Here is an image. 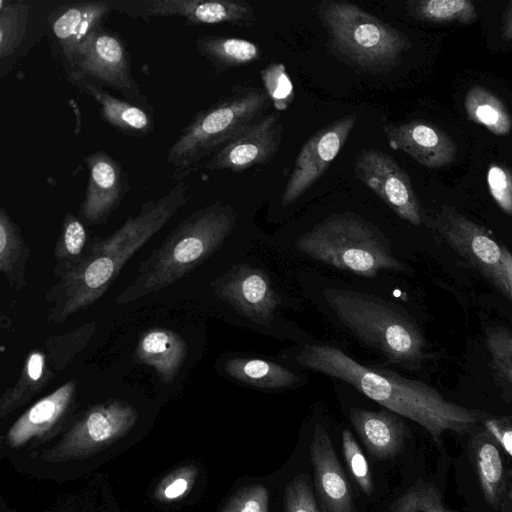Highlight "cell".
I'll list each match as a JSON object with an SVG mask.
<instances>
[{"mask_svg": "<svg viewBox=\"0 0 512 512\" xmlns=\"http://www.w3.org/2000/svg\"><path fill=\"white\" fill-rule=\"evenodd\" d=\"M90 324L65 335L53 336L27 355L13 386L0 399V417L11 414L42 392L87 344Z\"/></svg>", "mask_w": 512, "mask_h": 512, "instance_id": "cell-9", "label": "cell"}, {"mask_svg": "<svg viewBox=\"0 0 512 512\" xmlns=\"http://www.w3.org/2000/svg\"><path fill=\"white\" fill-rule=\"evenodd\" d=\"M502 264L509 291V299L512 301V254L505 246L502 247Z\"/></svg>", "mask_w": 512, "mask_h": 512, "instance_id": "cell-43", "label": "cell"}, {"mask_svg": "<svg viewBox=\"0 0 512 512\" xmlns=\"http://www.w3.org/2000/svg\"><path fill=\"white\" fill-rule=\"evenodd\" d=\"M197 468L194 465L182 466L167 476L157 485L154 497L162 503H171L187 496L197 478Z\"/></svg>", "mask_w": 512, "mask_h": 512, "instance_id": "cell-36", "label": "cell"}, {"mask_svg": "<svg viewBox=\"0 0 512 512\" xmlns=\"http://www.w3.org/2000/svg\"><path fill=\"white\" fill-rule=\"evenodd\" d=\"M30 249L19 226L8 211L0 208V271L14 291H21L27 284L26 264Z\"/></svg>", "mask_w": 512, "mask_h": 512, "instance_id": "cell-26", "label": "cell"}, {"mask_svg": "<svg viewBox=\"0 0 512 512\" xmlns=\"http://www.w3.org/2000/svg\"><path fill=\"white\" fill-rule=\"evenodd\" d=\"M285 512H320L306 476L297 475L287 483Z\"/></svg>", "mask_w": 512, "mask_h": 512, "instance_id": "cell-40", "label": "cell"}, {"mask_svg": "<svg viewBox=\"0 0 512 512\" xmlns=\"http://www.w3.org/2000/svg\"><path fill=\"white\" fill-rule=\"evenodd\" d=\"M315 487L324 512H355L349 482L338 461L331 438L316 425L310 443Z\"/></svg>", "mask_w": 512, "mask_h": 512, "instance_id": "cell-20", "label": "cell"}, {"mask_svg": "<svg viewBox=\"0 0 512 512\" xmlns=\"http://www.w3.org/2000/svg\"><path fill=\"white\" fill-rule=\"evenodd\" d=\"M282 132L279 114L262 115L210 156L204 166L209 170L240 172L265 164L277 152Z\"/></svg>", "mask_w": 512, "mask_h": 512, "instance_id": "cell-16", "label": "cell"}, {"mask_svg": "<svg viewBox=\"0 0 512 512\" xmlns=\"http://www.w3.org/2000/svg\"><path fill=\"white\" fill-rule=\"evenodd\" d=\"M76 381L69 380L27 409L9 428L4 442L19 448L47 434L71 410L75 403Z\"/></svg>", "mask_w": 512, "mask_h": 512, "instance_id": "cell-21", "label": "cell"}, {"mask_svg": "<svg viewBox=\"0 0 512 512\" xmlns=\"http://www.w3.org/2000/svg\"><path fill=\"white\" fill-rule=\"evenodd\" d=\"M30 5L24 1H0V78L9 73L28 30Z\"/></svg>", "mask_w": 512, "mask_h": 512, "instance_id": "cell-28", "label": "cell"}, {"mask_svg": "<svg viewBox=\"0 0 512 512\" xmlns=\"http://www.w3.org/2000/svg\"><path fill=\"white\" fill-rule=\"evenodd\" d=\"M294 360L304 368L352 385L389 411L421 425L437 442L445 431L464 433L487 416L446 400L424 382L368 367L333 346L304 345Z\"/></svg>", "mask_w": 512, "mask_h": 512, "instance_id": "cell-2", "label": "cell"}, {"mask_svg": "<svg viewBox=\"0 0 512 512\" xmlns=\"http://www.w3.org/2000/svg\"><path fill=\"white\" fill-rule=\"evenodd\" d=\"M74 81L86 77L122 93L130 102L146 105L147 98L131 73L129 53L121 37L99 27L88 39L68 72Z\"/></svg>", "mask_w": 512, "mask_h": 512, "instance_id": "cell-10", "label": "cell"}, {"mask_svg": "<svg viewBox=\"0 0 512 512\" xmlns=\"http://www.w3.org/2000/svg\"><path fill=\"white\" fill-rule=\"evenodd\" d=\"M437 229L458 255L509 299L502 247L484 227L445 205L437 216Z\"/></svg>", "mask_w": 512, "mask_h": 512, "instance_id": "cell-11", "label": "cell"}, {"mask_svg": "<svg viewBox=\"0 0 512 512\" xmlns=\"http://www.w3.org/2000/svg\"><path fill=\"white\" fill-rule=\"evenodd\" d=\"M211 286L238 313L259 324L269 323L280 303L268 275L247 263L233 266Z\"/></svg>", "mask_w": 512, "mask_h": 512, "instance_id": "cell-15", "label": "cell"}, {"mask_svg": "<svg viewBox=\"0 0 512 512\" xmlns=\"http://www.w3.org/2000/svg\"><path fill=\"white\" fill-rule=\"evenodd\" d=\"M84 162L88 181L79 216L82 222L96 225L105 222L120 205L128 184L121 164L107 152H93Z\"/></svg>", "mask_w": 512, "mask_h": 512, "instance_id": "cell-17", "label": "cell"}, {"mask_svg": "<svg viewBox=\"0 0 512 512\" xmlns=\"http://www.w3.org/2000/svg\"><path fill=\"white\" fill-rule=\"evenodd\" d=\"M391 512H450L442 501L438 488L418 481L409 487L390 508Z\"/></svg>", "mask_w": 512, "mask_h": 512, "instance_id": "cell-33", "label": "cell"}, {"mask_svg": "<svg viewBox=\"0 0 512 512\" xmlns=\"http://www.w3.org/2000/svg\"><path fill=\"white\" fill-rule=\"evenodd\" d=\"M316 12L333 49L361 69H390L410 46L401 31L353 3L323 1Z\"/></svg>", "mask_w": 512, "mask_h": 512, "instance_id": "cell-6", "label": "cell"}, {"mask_svg": "<svg viewBox=\"0 0 512 512\" xmlns=\"http://www.w3.org/2000/svg\"><path fill=\"white\" fill-rule=\"evenodd\" d=\"M356 178L374 192L401 219L422 223L419 199L407 172L382 150L365 149L355 158Z\"/></svg>", "mask_w": 512, "mask_h": 512, "instance_id": "cell-12", "label": "cell"}, {"mask_svg": "<svg viewBox=\"0 0 512 512\" xmlns=\"http://www.w3.org/2000/svg\"><path fill=\"white\" fill-rule=\"evenodd\" d=\"M350 420L369 453L377 459H390L403 447L406 426L396 413L355 408Z\"/></svg>", "mask_w": 512, "mask_h": 512, "instance_id": "cell-22", "label": "cell"}, {"mask_svg": "<svg viewBox=\"0 0 512 512\" xmlns=\"http://www.w3.org/2000/svg\"><path fill=\"white\" fill-rule=\"evenodd\" d=\"M500 34L504 41L512 40V0L508 2L503 12Z\"/></svg>", "mask_w": 512, "mask_h": 512, "instance_id": "cell-42", "label": "cell"}, {"mask_svg": "<svg viewBox=\"0 0 512 512\" xmlns=\"http://www.w3.org/2000/svg\"><path fill=\"white\" fill-rule=\"evenodd\" d=\"M236 224L230 205H207L181 220L141 262L134 280L116 297L125 304L155 293L188 275L216 252Z\"/></svg>", "mask_w": 512, "mask_h": 512, "instance_id": "cell-3", "label": "cell"}, {"mask_svg": "<svg viewBox=\"0 0 512 512\" xmlns=\"http://www.w3.org/2000/svg\"><path fill=\"white\" fill-rule=\"evenodd\" d=\"M221 512H269V491L255 484L239 490Z\"/></svg>", "mask_w": 512, "mask_h": 512, "instance_id": "cell-38", "label": "cell"}, {"mask_svg": "<svg viewBox=\"0 0 512 512\" xmlns=\"http://www.w3.org/2000/svg\"><path fill=\"white\" fill-rule=\"evenodd\" d=\"M355 123L354 114L344 116L322 127L305 142L283 191V207L294 203L325 173L345 145Z\"/></svg>", "mask_w": 512, "mask_h": 512, "instance_id": "cell-14", "label": "cell"}, {"mask_svg": "<svg viewBox=\"0 0 512 512\" xmlns=\"http://www.w3.org/2000/svg\"><path fill=\"white\" fill-rule=\"evenodd\" d=\"M324 295L340 322L388 363L415 370L427 359L423 334L401 307L347 289L328 288Z\"/></svg>", "mask_w": 512, "mask_h": 512, "instance_id": "cell-4", "label": "cell"}, {"mask_svg": "<svg viewBox=\"0 0 512 512\" xmlns=\"http://www.w3.org/2000/svg\"><path fill=\"white\" fill-rule=\"evenodd\" d=\"M487 186L497 205L512 217V171L499 164H491L487 171Z\"/></svg>", "mask_w": 512, "mask_h": 512, "instance_id": "cell-39", "label": "cell"}, {"mask_svg": "<svg viewBox=\"0 0 512 512\" xmlns=\"http://www.w3.org/2000/svg\"><path fill=\"white\" fill-rule=\"evenodd\" d=\"M270 99L259 89L242 90L200 110L169 147L167 163L176 174L192 171L262 116Z\"/></svg>", "mask_w": 512, "mask_h": 512, "instance_id": "cell-7", "label": "cell"}, {"mask_svg": "<svg viewBox=\"0 0 512 512\" xmlns=\"http://www.w3.org/2000/svg\"><path fill=\"white\" fill-rule=\"evenodd\" d=\"M408 11L414 18L434 23L476 21L475 5L470 0H420L410 1Z\"/></svg>", "mask_w": 512, "mask_h": 512, "instance_id": "cell-32", "label": "cell"}, {"mask_svg": "<svg viewBox=\"0 0 512 512\" xmlns=\"http://www.w3.org/2000/svg\"><path fill=\"white\" fill-rule=\"evenodd\" d=\"M261 78L270 101L277 111L285 110L293 101L294 88L282 63H271L261 71Z\"/></svg>", "mask_w": 512, "mask_h": 512, "instance_id": "cell-35", "label": "cell"}, {"mask_svg": "<svg viewBox=\"0 0 512 512\" xmlns=\"http://www.w3.org/2000/svg\"><path fill=\"white\" fill-rule=\"evenodd\" d=\"M86 242L87 232L82 220L72 212H68L63 219L61 232L53 251L56 263L54 271L57 278L81 260Z\"/></svg>", "mask_w": 512, "mask_h": 512, "instance_id": "cell-31", "label": "cell"}, {"mask_svg": "<svg viewBox=\"0 0 512 512\" xmlns=\"http://www.w3.org/2000/svg\"><path fill=\"white\" fill-rule=\"evenodd\" d=\"M78 82L79 87L98 103L103 120L114 128L138 137L153 131V116L143 106L117 98L91 81Z\"/></svg>", "mask_w": 512, "mask_h": 512, "instance_id": "cell-24", "label": "cell"}, {"mask_svg": "<svg viewBox=\"0 0 512 512\" xmlns=\"http://www.w3.org/2000/svg\"><path fill=\"white\" fill-rule=\"evenodd\" d=\"M342 447L344 458L352 477L365 494H372L374 484L368 462L354 436L348 429H344L342 432Z\"/></svg>", "mask_w": 512, "mask_h": 512, "instance_id": "cell-37", "label": "cell"}, {"mask_svg": "<svg viewBox=\"0 0 512 512\" xmlns=\"http://www.w3.org/2000/svg\"><path fill=\"white\" fill-rule=\"evenodd\" d=\"M135 355L140 362L154 368L162 382L169 384L185 362L187 344L170 329L151 328L141 335Z\"/></svg>", "mask_w": 512, "mask_h": 512, "instance_id": "cell-23", "label": "cell"}, {"mask_svg": "<svg viewBox=\"0 0 512 512\" xmlns=\"http://www.w3.org/2000/svg\"><path fill=\"white\" fill-rule=\"evenodd\" d=\"M483 424L493 439L512 457V422L506 418L485 419Z\"/></svg>", "mask_w": 512, "mask_h": 512, "instance_id": "cell-41", "label": "cell"}, {"mask_svg": "<svg viewBox=\"0 0 512 512\" xmlns=\"http://www.w3.org/2000/svg\"><path fill=\"white\" fill-rule=\"evenodd\" d=\"M474 444L475 463L483 494L490 506L498 508L506 481L501 455L487 431L477 435Z\"/></svg>", "mask_w": 512, "mask_h": 512, "instance_id": "cell-29", "label": "cell"}, {"mask_svg": "<svg viewBox=\"0 0 512 512\" xmlns=\"http://www.w3.org/2000/svg\"><path fill=\"white\" fill-rule=\"evenodd\" d=\"M383 131L393 149L403 151L427 168H439L452 163L457 146L439 127L414 120L400 125H384Z\"/></svg>", "mask_w": 512, "mask_h": 512, "instance_id": "cell-19", "label": "cell"}, {"mask_svg": "<svg viewBox=\"0 0 512 512\" xmlns=\"http://www.w3.org/2000/svg\"><path fill=\"white\" fill-rule=\"evenodd\" d=\"M296 246L315 260L364 277H375L381 270L408 271L377 229L350 214L324 219L302 234Z\"/></svg>", "mask_w": 512, "mask_h": 512, "instance_id": "cell-5", "label": "cell"}, {"mask_svg": "<svg viewBox=\"0 0 512 512\" xmlns=\"http://www.w3.org/2000/svg\"><path fill=\"white\" fill-rule=\"evenodd\" d=\"M139 418L129 403L110 399L89 408L52 448L40 457L59 463L92 455L124 437Z\"/></svg>", "mask_w": 512, "mask_h": 512, "instance_id": "cell-8", "label": "cell"}, {"mask_svg": "<svg viewBox=\"0 0 512 512\" xmlns=\"http://www.w3.org/2000/svg\"><path fill=\"white\" fill-rule=\"evenodd\" d=\"M500 505L503 506L504 512H512V470H509L506 475L505 489Z\"/></svg>", "mask_w": 512, "mask_h": 512, "instance_id": "cell-44", "label": "cell"}, {"mask_svg": "<svg viewBox=\"0 0 512 512\" xmlns=\"http://www.w3.org/2000/svg\"><path fill=\"white\" fill-rule=\"evenodd\" d=\"M485 343L493 370L512 386V331L502 326L490 327Z\"/></svg>", "mask_w": 512, "mask_h": 512, "instance_id": "cell-34", "label": "cell"}, {"mask_svg": "<svg viewBox=\"0 0 512 512\" xmlns=\"http://www.w3.org/2000/svg\"><path fill=\"white\" fill-rule=\"evenodd\" d=\"M223 369L231 379L261 389L288 388L300 380L290 369L262 358L232 357L224 362Z\"/></svg>", "mask_w": 512, "mask_h": 512, "instance_id": "cell-25", "label": "cell"}, {"mask_svg": "<svg viewBox=\"0 0 512 512\" xmlns=\"http://www.w3.org/2000/svg\"><path fill=\"white\" fill-rule=\"evenodd\" d=\"M465 110L470 121L482 125L497 136L512 129V117L504 103L483 86H472L465 97Z\"/></svg>", "mask_w": 512, "mask_h": 512, "instance_id": "cell-30", "label": "cell"}, {"mask_svg": "<svg viewBox=\"0 0 512 512\" xmlns=\"http://www.w3.org/2000/svg\"><path fill=\"white\" fill-rule=\"evenodd\" d=\"M200 54L219 72L249 65L261 58L258 45L242 38L201 36L195 40Z\"/></svg>", "mask_w": 512, "mask_h": 512, "instance_id": "cell-27", "label": "cell"}, {"mask_svg": "<svg viewBox=\"0 0 512 512\" xmlns=\"http://www.w3.org/2000/svg\"><path fill=\"white\" fill-rule=\"evenodd\" d=\"M112 4L114 10L130 17L177 16L190 25H251L255 19L254 8L243 0H142Z\"/></svg>", "mask_w": 512, "mask_h": 512, "instance_id": "cell-13", "label": "cell"}, {"mask_svg": "<svg viewBox=\"0 0 512 512\" xmlns=\"http://www.w3.org/2000/svg\"><path fill=\"white\" fill-rule=\"evenodd\" d=\"M188 197V184L178 182L160 198L144 203L110 236L93 237L81 260L47 291L48 321L60 324L101 298L125 263L186 204Z\"/></svg>", "mask_w": 512, "mask_h": 512, "instance_id": "cell-1", "label": "cell"}, {"mask_svg": "<svg viewBox=\"0 0 512 512\" xmlns=\"http://www.w3.org/2000/svg\"><path fill=\"white\" fill-rule=\"evenodd\" d=\"M112 0L65 3L54 9L49 25L67 72L71 69L91 35L113 11Z\"/></svg>", "mask_w": 512, "mask_h": 512, "instance_id": "cell-18", "label": "cell"}]
</instances>
